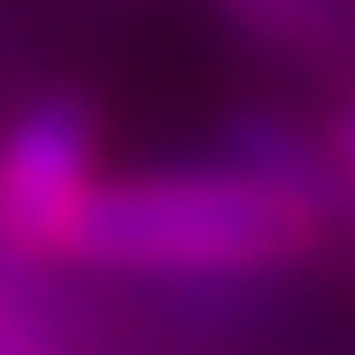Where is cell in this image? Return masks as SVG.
I'll use <instances>...</instances> for the list:
<instances>
[{
    "label": "cell",
    "mask_w": 355,
    "mask_h": 355,
    "mask_svg": "<svg viewBox=\"0 0 355 355\" xmlns=\"http://www.w3.org/2000/svg\"><path fill=\"white\" fill-rule=\"evenodd\" d=\"M94 145H102V116L87 94L51 87L0 131V254L8 261H44L66 254V232L87 203Z\"/></svg>",
    "instance_id": "obj_2"
},
{
    "label": "cell",
    "mask_w": 355,
    "mask_h": 355,
    "mask_svg": "<svg viewBox=\"0 0 355 355\" xmlns=\"http://www.w3.org/2000/svg\"><path fill=\"white\" fill-rule=\"evenodd\" d=\"M327 145H334V159L348 167V182H355V102H341L327 116Z\"/></svg>",
    "instance_id": "obj_6"
},
{
    "label": "cell",
    "mask_w": 355,
    "mask_h": 355,
    "mask_svg": "<svg viewBox=\"0 0 355 355\" xmlns=\"http://www.w3.org/2000/svg\"><path fill=\"white\" fill-rule=\"evenodd\" d=\"M211 159H225V167H239V174H254L261 189H276V196L290 203H304V211H319V218H348V203H355V182H348V167L334 159V145L327 131H304V123H290L276 116V109H232V116L211 131Z\"/></svg>",
    "instance_id": "obj_3"
},
{
    "label": "cell",
    "mask_w": 355,
    "mask_h": 355,
    "mask_svg": "<svg viewBox=\"0 0 355 355\" xmlns=\"http://www.w3.org/2000/svg\"><path fill=\"white\" fill-rule=\"evenodd\" d=\"M58 341H66V327L44 319L29 297H15L8 276H0V355H44V348H58Z\"/></svg>",
    "instance_id": "obj_5"
},
{
    "label": "cell",
    "mask_w": 355,
    "mask_h": 355,
    "mask_svg": "<svg viewBox=\"0 0 355 355\" xmlns=\"http://www.w3.org/2000/svg\"><path fill=\"white\" fill-rule=\"evenodd\" d=\"M225 8L276 44H319L334 29V0H225Z\"/></svg>",
    "instance_id": "obj_4"
},
{
    "label": "cell",
    "mask_w": 355,
    "mask_h": 355,
    "mask_svg": "<svg viewBox=\"0 0 355 355\" xmlns=\"http://www.w3.org/2000/svg\"><path fill=\"white\" fill-rule=\"evenodd\" d=\"M327 218L225 167H159L94 182L66 232V261L123 276H254L319 247Z\"/></svg>",
    "instance_id": "obj_1"
}]
</instances>
